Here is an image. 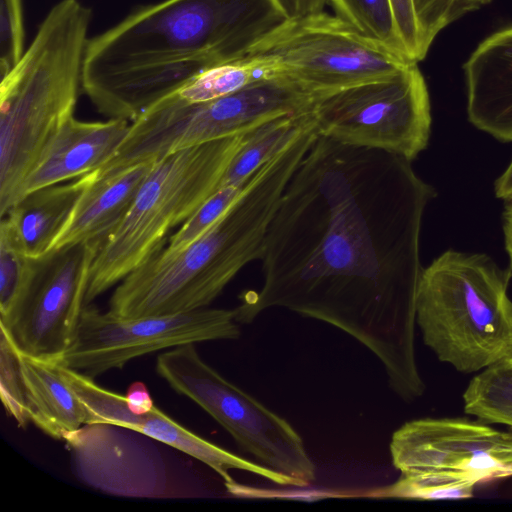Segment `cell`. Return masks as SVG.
<instances>
[{"mask_svg":"<svg viewBox=\"0 0 512 512\" xmlns=\"http://www.w3.org/2000/svg\"><path fill=\"white\" fill-rule=\"evenodd\" d=\"M401 474L447 472L477 484L512 476V434L458 418H423L399 427L390 441Z\"/></svg>","mask_w":512,"mask_h":512,"instance_id":"cell-13","label":"cell"},{"mask_svg":"<svg viewBox=\"0 0 512 512\" xmlns=\"http://www.w3.org/2000/svg\"><path fill=\"white\" fill-rule=\"evenodd\" d=\"M111 424H85L67 436L76 474L103 492L128 497L168 496L161 462Z\"/></svg>","mask_w":512,"mask_h":512,"instance_id":"cell-14","label":"cell"},{"mask_svg":"<svg viewBox=\"0 0 512 512\" xmlns=\"http://www.w3.org/2000/svg\"><path fill=\"white\" fill-rule=\"evenodd\" d=\"M125 396L129 409L135 414H146L154 407L150 393L143 382L132 383Z\"/></svg>","mask_w":512,"mask_h":512,"instance_id":"cell-32","label":"cell"},{"mask_svg":"<svg viewBox=\"0 0 512 512\" xmlns=\"http://www.w3.org/2000/svg\"><path fill=\"white\" fill-rule=\"evenodd\" d=\"M18 358L30 422L58 440L84 426L85 408L63 375L59 362L32 357L19 350Z\"/></svg>","mask_w":512,"mask_h":512,"instance_id":"cell-18","label":"cell"},{"mask_svg":"<svg viewBox=\"0 0 512 512\" xmlns=\"http://www.w3.org/2000/svg\"><path fill=\"white\" fill-rule=\"evenodd\" d=\"M508 309H509V313H510V317H511V321H512V301L511 300L508 303ZM504 359L512 362V342H511L509 351Z\"/></svg>","mask_w":512,"mask_h":512,"instance_id":"cell-37","label":"cell"},{"mask_svg":"<svg viewBox=\"0 0 512 512\" xmlns=\"http://www.w3.org/2000/svg\"><path fill=\"white\" fill-rule=\"evenodd\" d=\"M23 0H0V76L20 60L25 47Z\"/></svg>","mask_w":512,"mask_h":512,"instance_id":"cell-29","label":"cell"},{"mask_svg":"<svg viewBox=\"0 0 512 512\" xmlns=\"http://www.w3.org/2000/svg\"><path fill=\"white\" fill-rule=\"evenodd\" d=\"M511 270L490 256L446 250L423 268L416 324L437 356L463 373L504 359L512 342Z\"/></svg>","mask_w":512,"mask_h":512,"instance_id":"cell-5","label":"cell"},{"mask_svg":"<svg viewBox=\"0 0 512 512\" xmlns=\"http://www.w3.org/2000/svg\"><path fill=\"white\" fill-rule=\"evenodd\" d=\"M255 54L273 58L281 68L280 77L316 100L412 63L324 10L290 17L248 55Z\"/></svg>","mask_w":512,"mask_h":512,"instance_id":"cell-10","label":"cell"},{"mask_svg":"<svg viewBox=\"0 0 512 512\" xmlns=\"http://www.w3.org/2000/svg\"><path fill=\"white\" fill-rule=\"evenodd\" d=\"M311 109L271 119L247 133L228 166L219 188L241 186L265 163L314 125Z\"/></svg>","mask_w":512,"mask_h":512,"instance_id":"cell-21","label":"cell"},{"mask_svg":"<svg viewBox=\"0 0 512 512\" xmlns=\"http://www.w3.org/2000/svg\"><path fill=\"white\" fill-rule=\"evenodd\" d=\"M290 18L283 0H162L89 38L82 89L96 110L132 122L210 67L246 57Z\"/></svg>","mask_w":512,"mask_h":512,"instance_id":"cell-2","label":"cell"},{"mask_svg":"<svg viewBox=\"0 0 512 512\" xmlns=\"http://www.w3.org/2000/svg\"><path fill=\"white\" fill-rule=\"evenodd\" d=\"M135 432L201 461L223 479L225 486L236 483L230 475V470H242L278 485L301 487L299 482L287 475L240 457L196 435L164 414L156 406L140 416Z\"/></svg>","mask_w":512,"mask_h":512,"instance_id":"cell-20","label":"cell"},{"mask_svg":"<svg viewBox=\"0 0 512 512\" xmlns=\"http://www.w3.org/2000/svg\"><path fill=\"white\" fill-rule=\"evenodd\" d=\"M494 190L497 198L505 202L512 201V160L504 172L496 179Z\"/></svg>","mask_w":512,"mask_h":512,"instance_id":"cell-35","label":"cell"},{"mask_svg":"<svg viewBox=\"0 0 512 512\" xmlns=\"http://www.w3.org/2000/svg\"><path fill=\"white\" fill-rule=\"evenodd\" d=\"M155 161H146L102 175L88 173L89 182L49 252L90 241H105L120 225Z\"/></svg>","mask_w":512,"mask_h":512,"instance_id":"cell-17","label":"cell"},{"mask_svg":"<svg viewBox=\"0 0 512 512\" xmlns=\"http://www.w3.org/2000/svg\"><path fill=\"white\" fill-rule=\"evenodd\" d=\"M503 234L505 249L509 257V269L512 272V201L506 202L504 208Z\"/></svg>","mask_w":512,"mask_h":512,"instance_id":"cell-36","label":"cell"},{"mask_svg":"<svg viewBox=\"0 0 512 512\" xmlns=\"http://www.w3.org/2000/svg\"><path fill=\"white\" fill-rule=\"evenodd\" d=\"M40 258L23 250L7 218L0 223V318L6 317L26 291Z\"/></svg>","mask_w":512,"mask_h":512,"instance_id":"cell-25","label":"cell"},{"mask_svg":"<svg viewBox=\"0 0 512 512\" xmlns=\"http://www.w3.org/2000/svg\"><path fill=\"white\" fill-rule=\"evenodd\" d=\"M248 182L241 186L219 188L168 239L166 248L170 251L180 250L201 237L241 196Z\"/></svg>","mask_w":512,"mask_h":512,"instance_id":"cell-27","label":"cell"},{"mask_svg":"<svg viewBox=\"0 0 512 512\" xmlns=\"http://www.w3.org/2000/svg\"><path fill=\"white\" fill-rule=\"evenodd\" d=\"M246 135L191 146L154 162L127 215L91 263L85 305L165 244L168 231L182 225L219 189Z\"/></svg>","mask_w":512,"mask_h":512,"instance_id":"cell-6","label":"cell"},{"mask_svg":"<svg viewBox=\"0 0 512 512\" xmlns=\"http://www.w3.org/2000/svg\"><path fill=\"white\" fill-rule=\"evenodd\" d=\"M239 336L234 310L202 308L123 319L90 303L84 306L75 336L58 361L94 379L142 355Z\"/></svg>","mask_w":512,"mask_h":512,"instance_id":"cell-11","label":"cell"},{"mask_svg":"<svg viewBox=\"0 0 512 512\" xmlns=\"http://www.w3.org/2000/svg\"><path fill=\"white\" fill-rule=\"evenodd\" d=\"M315 100L284 77L258 81L196 105L165 95L130 123L120 154L131 164L156 161L181 149L248 133L276 117L308 111Z\"/></svg>","mask_w":512,"mask_h":512,"instance_id":"cell-7","label":"cell"},{"mask_svg":"<svg viewBox=\"0 0 512 512\" xmlns=\"http://www.w3.org/2000/svg\"><path fill=\"white\" fill-rule=\"evenodd\" d=\"M477 483L467 477L447 472L401 474L393 484L372 493L374 497L407 499H465L473 495Z\"/></svg>","mask_w":512,"mask_h":512,"instance_id":"cell-26","label":"cell"},{"mask_svg":"<svg viewBox=\"0 0 512 512\" xmlns=\"http://www.w3.org/2000/svg\"><path fill=\"white\" fill-rule=\"evenodd\" d=\"M417 64L315 100L316 133L412 162L426 149L432 124L428 87Z\"/></svg>","mask_w":512,"mask_h":512,"instance_id":"cell-9","label":"cell"},{"mask_svg":"<svg viewBox=\"0 0 512 512\" xmlns=\"http://www.w3.org/2000/svg\"><path fill=\"white\" fill-rule=\"evenodd\" d=\"M463 72L470 123L498 141L512 142V25L480 42Z\"/></svg>","mask_w":512,"mask_h":512,"instance_id":"cell-16","label":"cell"},{"mask_svg":"<svg viewBox=\"0 0 512 512\" xmlns=\"http://www.w3.org/2000/svg\"><path fill=\"white\" fill-rule=\"evenodd\" d=\"M463 399L467 414L512 426V362L502 359L483 369L469 382Z\"/></svg>","mask_w":512,"mask_h":512,"instance_id":"cell-23","label":"cell"},{"mask_svg":"<svg viewBox=\"0 0 512 512\" xmlns=\"http://www.w3.org/2000/svg\"><path fill=\"white\" fill-rule=\"evenodd\" d=\"M280 72L281 68L273 58L248 55L205 69L167 95L183 105L206 103L252 83L278 78Z\"/></svg>","mask_w":512,"mask_h":512,"instance_id":"cell-22","label":"cell"},{"mask_svg":"<svg viewBox=\"0 0 512 512\" xmlns=\"http://www.w3.org/2000/svg\"><path fill=\"white\" fill-rule=\"evenodd\" d=\"M329 0H283L290 17L323 11Z\"/></svg>","mask_w":512,"mask_h":512,"instance_id":"cell-33","label":"cell"},{"mask_svg":"<svg viewBox=\"0 0 512 512\" xmlns=\"http://www.w3.org/2000/svg\"><path fill=\"white\" fill-rule=\"evenodd\" d=\"M92 10L60 0L0 84V215L58 131L74 117Z\"/></svg>","mask_w":512,"mask_h":512,"instance_id":"cell-4","label":"cell"},{"mask_svg":"<svg viewBox=\"0 0 512 512\" xmlns=\"http://www.w3.org/2000/svg\"><path fill=\"white\" fill-rule=\"evenodd\" d=\"M455 0H413L423 45L429 51L436 36L449 25Z\"/></svg>","mask_w":512,"mask_h":512,"instance_id":"cell-31","label":"cell"},{"mask_svg":"<svg viewBox=\"0 0 512 512\" xmlns=\"http://www.w3.org/2000/svg\"><path fill=\"white\" fill-rule=\"evenodd\" d=\"M0 394L6 413L19 427L30 422L25 403L24 386L20 371L18 350L7 333L0 328Z\"/></svg>","mask_w":512,"mask_h":512,"instance_id":"cell-28","label":"cell"},{"mask_svg":"<svg viewBox=\"0 0 512 512\" xmlns=\"http://www.w3.org/2000/svg\"><path fill=\"white\" fill-rule=\"evenodd\" d=\"M328 6L361 34L406 59L391 0H329Z\"/></svg>","mask_w":512,"mask_h":512,"instance_id":"cell-24","label":"cell"},{"mask_svg":"<svg viewBox=\"0 0 512 512\" xmlns=\"http://www.w3.org/2000/svg\"><path fill=\"white\" fill-rule=\"evenodd\" d=\"M156 372L224 427L260 464L295 479L315 480L316 467L302 437L283 417L225 379L198 354L194 344L158 355Z\"/></svg>","mask_w":512,"mask_h":512,"instance_id":"cell-8","label":"cell"},{"mask_svg":"<svg viewBox=\"0 0 512 512\" xmlns=\"http://www.w3.org/2000/svg\"><path fill=\"white\" fill-rule=\"evenodd\" d=\"M129 127L130 122L123 119L88 122L71 118L43 150L23 180L15 202L39 188L96 170L114 155Z\"/></svg>","mask_w":512,"mask_h":512,"instance_id":"cell-15","label":"cell"},{"mask_svg":"<svg viewBox=\"0 0 512 512\" xmlns=\"http://www.w3.org/2000/svg\"><path fill=\"white\" fill-rule=\"evenodd\" d=\"M411 163L317 134L270 224L263 285L233 309L237 323L283 307L344 331L375 354L406 402L425 392L416 299L423 216L435 195Z\"/></svg>","mask_w":512,"mask_h":512,"instance_id":"cell-1","label":"cell"},{"mask_svg":"<svg viewBox=\"0 0 512 512\" xmlns=\"http://www.w3.org/2000/svg\"><path fill=\"white\" fill-rule=\"evenodd\" d=\"M88 182L87 173L69 183L39 188L20 198L7 211L4 217L29 257L41 258L49 253Z\"/></svg>","mask_w":512,"mask_h":512,"instance_id":"cell-19","label":"cell"},{"mask_svg":"<svg viewBox=\"0 0 512 512\" xmlns=\"http://www.w3.org/2000/svg\"><path fill=\"white\" fill-rule=\"evenodd\" d=\"M492 0H455L449 14V24L462 16L480 9Z\"/></svg>","mask_w":512,"mask_h":512,"instance_id":"cell-34","label":"cell"},{"mask_svg":"<svg viewBox=\"0 0 512 512\" xmlns=\"http://www.w3.org/2000/svg\"><path fill=\"white\" fill-rule=\"evenodd\" d=\"M391 3L404 55L409 62L418 63L428 51L423 45L413 0H391Z\"/></svg>","mask_w":512,"mask_h":512,"instance_id":"cell-30","label":"cell"},{"mask_svg":"<svg viewBox=\"0 0 512 512\" xmlns=\"http://www.w3.org/2000/svg\"><path fill=\"white\" fill-rule=\"evenodd\" d=\"M103 241L52 251L39 259L26 291L0 318L2 328L22 353L58 361L69 348L85 306L89 270Z\"/></svg>","mask_w":512,"mask_h":512,"instance_id":"cell-12","label":"cell"},{"mask_svg":"<svg viewBox=\"0 0 512 512\" xmlns=\"http://www.w3.org/2000/svg\"><path fill=\"white\" fill-rule=\"evenodd\" d=\"M292 142L262 165L234 204L197 240L157 248L115 288L108 312L132 319L207 308L249 262L261 260L285 187L306 154Z\"/></svg>","mask_w":512,"mask_h":512,"instance_id":"cell-3","label":"cell"}]
</instances>
